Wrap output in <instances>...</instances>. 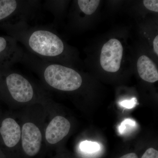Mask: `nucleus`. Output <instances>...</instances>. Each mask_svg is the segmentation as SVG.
<instances>
[{
	"instance_id": "obj_7",
	"label": "nucleus",
	"mask_w": 158,
	"mask_h": 158,
	"mask_svg": "<svg viewBox=\"0 0 158 158\" xmlns=\"http://www.w3.org/2000/svg\"><path fill=\"white\" fill-rule=\"evenodd\" d=\"M70 122L65 117L58 116L52 118L45 131V139L50 144H57L69 133Z\"/></svg>"
},
{
	"instance_id": "obj_11",
	"label": "nucleus",
	"mask_w": 158,
	"mask_h": 158,
	"mask_svg": "<svg viewBox=\"0 0 158 158\" xmlns=\"http://www.w3.org/2000/svg\"><path fill=\"white\" fill-rule=\"evenodd\" d=\"M80 148L82 151L88 153L96 152L100 148L99 144L97 142L85 141L81 142Z\"/></svg>"
},
{
	"instance_id": "obj_9",
	"label": "nucleus",
	"mask_w": 158,
	"mask_h": 158,
	"mask_svg": "<svg viewBox=\"0 0 158 158\" xmlns=\"http://www.w3.org/2000/svg\"><path fill=\"white\" fill-rule=\"evenodd\" d=\"M137 68L138 73L142 80L149 83L158 81V71L152 60L146 56H142L138 59Z\"/></svg>"
},
{
	"instance_id": "obj_6",
	"label": "nucleus",
	"mask_w": 158,
	"mask_h": 158,
	"mask_svg": "<svg viewBox=\"0 0 158 158\" xmlns=\"http://www.w3.org/2000/svg\"><path fill=\"white\" fill-rule=\"evenodd\" d=\"M22 145L26 154L30 157L37 155L40 151L42 141L41 131L36 125L27 122L21 129Z\"/></svg>"
},
{
	"instance_id": "obj_10",
	"label": "nucleus",
	"mask_w": 158,
	"mask_h": 158,
	"mask_svg": "<svg viewBox=\"0 0 158 158\" xmlns=\"http://www.w3.org/2000/svg\"><path fill=\"white\" fill-rule=\"evenodd\" d=\"M78 6L79 9L87 15H90L96 11L100 1L98 0H78Z\"/></svg>"
},
{
	"instance_id": "obj_13",
	"label": "nucleus",
	"mask_w": 158,
	"mask_h": 158,
	"mask_svg": "<svg viewBox=\"0 0 158 158\" xmlns=\"http://www.w3.org/2000/svg\"><path fill=\"white\" fill-rule=\"evenodd\" d=\"M141 158H158V151L154 148H151L145 151Z\"/></svg>"
},
{
	"instance_id": "obj_16",
	"label": "nucleus",
	"mask_w": 158,
	"mask_h": 158,
	"mask_svg": "<svg viewBox=\"0 0 158 158\" xmlns=\"http://www.w3.org/2000/svg\"><path fill=\"white\" fill-rule=\"evenodd\" d=\"M153 48L156 55H158V36H156L153 41Z\"/></svg>"
},
{
	"instance_id": "obj_15",
	"label": "nucleus",
	"mask_w": 158,
	"mask_h": 158,
	"mask_svg": "<svg viewBox=\"0 0 158 158\" xmlns=\"http://www.w3.org/2000/svg\"><path fill=\"white\" fill-rule=\"evenodd\" d=\"M132 121V119H130V118H127V119H125L124 121H123L120 125L118 127V131L120 134H123L124 133L126 130L127 127V125L130 123Z\"/></svg>"
},
{
	"instance_id": "obj_17",
	"label": "nucleus",
	"mask_w": 158,
	"mask_h": 158,
	"mask_svg": "<svg viewBox=\"0 0 158 158\" xmlns=\"http://www.w3.org/2000/svg\"><path fill=\"white\" fill-rule=\"evenodd\" d=\"M119 158H138V156L135 153H130L122 156Z\"/></svg>"
},
{
	"instance_id": "obj_3",
	"label": "nucleus",
	"mask_w": 158,
	"mask_h": 158,
	"mask_svg": "<svg viewBox=\"0 0 158 158\" xmlns=\"http://www.w3.org/2000/svg\"><path fill=\"white\" fill-rule=\"evenodd\" d=\"M9 69L4 68L0 73L5 94L13 101L20 103L29 102L37 98L38 92L33 83L22 74Z\"/></svg>"
},
{
	"instance_id": "obj_12",
	"label": "nucleus",
	"mask_w": 158,
	"mask_h": 158,
	"mask_svg": "<svg viewBox=\"0 0 158 158\" xmlns=\"http://www.w3.org/2000/svg\"><path fill=\"white\" fill-rule=\"evenodd\" d=\"M144 6L150 11L158 12V1L157 0H144L143 1Z\"/></svg>"
},
{
	"instance_id": "obj_5",
	"label": "nucleus",
	"mask_w": 158,
	"mask_h": 158,
	"mask_svg": "<svg viewBox=\"0 0 158 158\" xmlns=\"http://www.w3.org/2000/svg\"><path fill=\"white\" fill-rule=\"evenodd\" d=\"M23 53V49L16 40L10 36H0V65L3 68H10L15 63H19Z\"/></svg>"
},
{
	"instance_id": "obj_14",
	"label": "nucleus",
	"mask_w": 158,
	"mask_h": 158,
	"mask_svg": "<svg viewBox=\"0 0 158 158\" xmlns=\"http://www.w3.org/2000/svg\"><path fill=\"white\" fill-rule=\"evenodd\" d=\"M136 103L137 99L135 98H134L130 100H125L120 102V105L123 107L130 109L135 106Z\"/></svg>"
},
{
	"instance_id": "obj_2",
	"label": "nucleus",
	"mask_w": 158,
	"mask_h": 158,
	"mask_svg": "<svg viewBox=\"0 0 158 158\" xmlns=\"http://www.w3.org/2000/svg\"><path fill=\"white\" fill-rule=\"evenodd\" d=\"M41 6L37 0H0V22H6L5 27L28 23Z\"/></svg>"
},
{
	"instance_id": "obj_8",
	"label": "nucleus",
	"mask_w": 158,
	"mask_h": 158,
	"mask_svg": "<svg viewBox=\"0 0 158 158\" xmlns=\"http://www.w3.org/2000/svg\"><path fill=\"white\" fill-rule=\"evenodd\" d=\"M21 129L14 118L7 117L0 124V137L6 147H15L20 140Z\"/></svg>"
},
{
	"instance_id": "obj_4",
	"label": "nucleus",
	"mask_w": 158,
	"mask_h": 158,
	"mask_svg": "<svg viewBox=\"0 0 158 158\" xmlns=\"http://www.w3.org/2000/svg\"><path fill=\"white\" fill-rule=\"evenodd\" d=\"M123 53L121 42L116 39H112L106 43L102 49L100 64L104 70L115 73L119 70Z\"/></svg>"
},
{
	"instance_id": "obj_1",
	"label": "nucleus",
	"mask_w": 158,
	"mask_h": 158,
	"mask_svg": "<svg viewBox=\"0 0 158 158\" xmlns=\"http://www.w3.org/2000/svg\"><path fill=\"white\" fill-rule=\"evenodd\" d=\"M9 36L22 44L27 52L39 59L59 63L65 53L63 40L50 27L23 23L6 26Z\"/></svg>"
}]
</instances>
